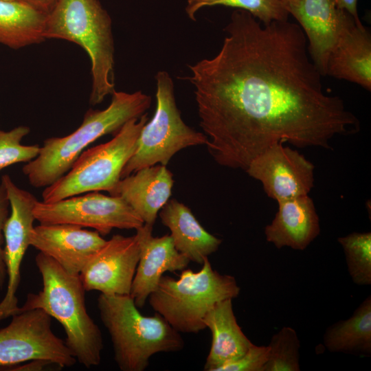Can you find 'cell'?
I'll return each mask as SVG.
<instances>
[{"instance_id": "8", "label": "cell", "mask_w": 371, "mask_h": 371, "mask_svg": "<svg viewBox=\"0 0 371 371\" xmlns=\"http://www.w3.org/2000/svg\"><path fill=\"white\" fill-rule=\"evenodd\" d=\"M155 80L154 116L144 125L136 149L124 166L120 179L145 167L157 164L166 166L178 151L207 143V138L204 133L196 131L183 121L170 74L166 71H159L155 75Z\"/></svg>"}, {"instance_id": "25", "label": "cell", "mask_w": 371, "mask_h": 371, "mask_svg": "<svg viewBox=\"0 0 371 371\" xmlns=\"http://www.w3.org/2000/svg\"><path fill=\"white\" fill-rule=\"evenodd\" d=\"M341 245L349 275L359 286L371 284V233L352 232L337 238Z\"/></svg>"}, {"instance_id": "22", "label": "cell", "mask_w": 371, "mask_h": 371, "mask_svg": "<svg viewBox=\"0 0 371 371\" xmlns=\"http://www.w3.org/2000/svg\"><path fill=\"white\" fill-rule=\"evenodd\" d=\"M47 14L19 0H0V43L19 49L45 40Z\"/></svg>"}, {"instance_id": "21", "label": "cell", "mask_w": 371, "mask_h": 371, "mask_svg": "<svg viewBox=\"0 0 371 371\" xmlns=\"http://www.w3.org/2000/svg\"><path fill=\"white\" fill-rule=\"evenodd\" d=\"M159 216L163 225L170 230L175 248L190 261L202 265L222 243L204 229L188 206L175 199L168 200Z\"/></svg>"}, {"instance_id": "28", "label": "cell", "mask_w": 371, "mask_h": 371, "mask_svg": "<svg viewBox=\"0 0 371 371\" xmlns=\"http://www.w3.org/2000/svg\"><path fill=\"white\" fill-rule=\"evenodd\" d=\"M268 346H256L252 344L240 358L221 367L218 371H264L268 361Z\"/></svg>"}, {"instance_id": "29", "label": "cell", "mask_w": 371, "mask_h": 371, "mask_svg": "<svg viewBox=\"0 0 371 371\" xmlns=\"http://www.w3.org/2000/svg\"><path fill=\"white\" fill-rule=\"evenodd\" d=\"M10 214V204L7 195L5 187L3 182L0 184V289L5 284L7 273L4 260V237L3 228Z\"/></svg>"}, {"instance_id": "5", "label": "cell", "mask_w": 371, "mask_h": 371, "mask_svg": "<svg viewBox=\"0 0 371 371\" xmlns=\"http://www.w3.org/2000/svg\"><path fill=\"white\" fill-rule=\"evenodd\" d=\"M97 302L120 370L144 371L153 355L179 352L184 347L180 333L158 313L143 315L130 295L101 293Z\"/></svg>"}, {"instance_id": "6", "label": "cell", "mask_w": 371, "mask_h": 371, "mask_svg": "<svg viewBox=\"0 0 371 371\" xmlns=\"http://www.w3.org/2000/svg\"><path fill=\"white\" fill-rule=\"evenodd\" d=\"M236 278L214 269L207 258L194 272L185 269L179 279L163 276L150 294L149 304L179 333H198L205 329L203 319L217 303L238 296Z\"/></svg>"}, {"instance_id": "17", "label": "cell", "mask_w": 371, "mask_h": 371, "mask_svg": "<svg viewBox=\"0 0 371 371\" xmlns=\"http://www.w3.org/2000/svg\"><path fill=\"white\" fill-rule=\"evenodd\" d=\"M173 183L172 173L166 166L156 164L120 179L111 195L122 197L144 224L153 226L171 196Z\"/></svg>"}, {"instance_id": "30", "label": "cell", "mask_w": 371, "mask_h": 371, "mask_svg": "<svg viewBox=\"0 0 371 371\" xmlns=\"http://www.w3.org/2000/svg\"><path fill=\"white\" fill-rule=\"evenodd\" d=\"M55 365L46 359H32L19 364L0 368V371H41L47 366Z\"/></svg>"}, {"instance_id": "24", "label": "cell", "mask_w": 371, "mask_h": 371, "mask_svg": "<svg viewBox=\"0 0 371 371\" xmlns=\"http://www.w3.org/2000/svg\"><path fill=\"white\" fill-rule=\"evenodd\" d=\"M216 5L245 10L263 24L286 21L289 16L282 0H188L185 10L190 19L196 21L199 10Z\"/></svg>"}, {"instance_id": "3", "label": "cell", "mask_w": 371, "mask_h": 371, "mask_svg": "<svg viewBox=\"0 0 371 371\" xmlns=\"http://www.w3.org/2000/svg\"><path fill=\"white\" fill-rule=\"evenodd\" d=\"M111 95L105 109H89L73 133L44 141L38 156L22 169L33 187L45 188L54 183L71 168L86 147L106 134L117 133L128 121L140 117L151 104V97L142 91L115 90Z\"/></svg>"}, {"instance_id": "23", "label": "cell", "mask_w": 371, "mask_h": 371, "mask_svg": "<svg viewBox=\"0 0 371 371\" xmlns=\"http://www.w3.org/2000/svg\"><path fill=\"white\" fill-rule=\"evenodd\" d=\"M323 343L330 352L371 355V296H368L348 319L329 326Z\"/></svg>"}, {"instance_id": "20", "label": "cell", "mask_w": 371, "mask_h": 371, "mask_svg": "<svg viewBox=\"0 0 371 371\" xmlns=\"http://www.w3.org/2000/svg\"><path fill=\"white\" fill-rule=\"evenodd\" d=\"M203 323L212 333L211 347L203 368L205 371H218L240 358L253 344L237 322L232 299L215 304L205 315Z\"/></svg>"}, {"instance_id": "13", "label": "cell", "mask_w": 371, "mask_h": 371, "mask_svg": "<svg viewBox=\"0 0 371 371\" xmlns=\"http://www.w3.org/2000/svg\"><path fill=\"white\" fill-rule=\"evenodd\" d=\"M140 255L136 234L113 235L88 260L79 276L86 291L130 295Z\"/></svg>"}, {"instance_id": "14", "label": "cell", "mask_w": 371, "mask_h": 371, "mask_svg": "<svg viewBox=\"0 0 371 371\" xmlns=\"http://www.w3.org/2000/svg\"><path fill=\"white\" fill-rule=\"evenodd\" d=\"M287 10L305 34L311 60L322 76H326L331 52L355 20L338 8L334 0H297Z\"/></svg>"}, {"instance_id": "10", "label": "cell", "mask_w": 371, "mask_h": 371, "mask_svg": "<svg viewBox=\"0 0 371 371\" xmlns=\"http://www.w3.org/2000/svg\"><path fill=\"white\" fill-rule=\"evenodd\" d=\"M52 317L42 309L19 312L0 329V368L32 359H46L63 368L77 361L52 330Z\"/></svg>"}, {"instance_id": "33", "label": "cell", "mask_w": 371, "mask_h": 371, "mask_svg": "<svg viewBox=\"0 0 371 371\" xmlns=\"http://www.w3.org/2000/svg\"><path fill=\"white\" fill-rule=\"evenodd\" d=\"M282 1L287 10L288 7L294 5L297 2V0H282Z\"/></svg>"}, {"instance_id": "2", "label": "cell", "mask_w": 371, "mask_h": 371, "mask_svg": "<svg viewBox=\"0 0 371 371\" xmlns=\"http://www.w3.org/2000/svg\"><path fill=\"white\" fill-rule=\"evenodd\" d=\"M36 265L43 280V289L28 293L19 312L39 308L63 327L65 344L80 364L89 368L100 364L103 339L97 324L87 313L85 289L79 275L65 271L51 257L39 252Z\"/></svg>"}, {"instance_id": "16", "label": "cell", "mask_w": 371, "mask_h": 371, "mask_svg": "<svg viewBox=\"0 0 371 371\" xmlns=\"http://www.w3.org/2000/svg\"><path fill=\"white\" fill-rule=\"evenodd\" d=\"M153 229L144 224L136 229L140 255L130 295L138 308L144 306L164 273L182 271L190 262L175 248L170 235L154 237Z\"/></svg>"}, {"instance_id": "7", "label": "cell", "mask_w": 371, "mask_h": 371, "mask_svg": "<svg viewBox=\"0 0 371 371\" xmlns=\"http://www.w3.org/2000/svg\"><path fill=\"white\" fill-rule=\"evenodd\" d=\"M148 120L146 113L139 118H133L110 141L82 151L63 176L45 188L43 201L54 202L102 190L111 195L136 149L141 131Z\"/></svg>"}, {"instance_id": "18", "label": "cell", "mask_w": 371, "mask_h": 371, "mask_svg": "<svg viewBox=\"0 0 371 371\" xmlns=\"http://www.w3.org/2000/svg\"><path fill=\"white\" fill-rule=\"evenodd\" d=\"M278 210L265 227L267 242L276 248L305 249L320 233L319 218L308 195L278 202Z\"/></svg>"}, {"instance_id": "1", "label": "cell", "mask_w": 371, "mask_h": 371, "mask_svg": "<svg viewBox=\"0 0 371 371\" xmlns=\"http://www.w3.org/2000/svg\"><path fill=\"white\" fill-rule=\"evenodd\" d=\"M218 52L188 67L199 125L219 165L245 171L276 144L331 148L359 122L343 100L327 94L300 26L261 22L236 9Z\"/></svg>"}, {"instance_id": "9", "label": "cell", "mask_w": 371, "mask_h": 371, "mask_svg": "<svg viewBox=\"0 0 371 371\" xmlns=\"http://www.w3.org/2000/svg\"><path fill=\"white\" fill-rule=\"evenodd\" d=\"M33 214L40 224H72L91 227L102 236L109 234L113 228L137 229L144 224L122 197L98 192L54 202L37 201Z\"/></svg>"}, {"instance_id": "15", "label": "cell", "mask_w": 371, "mask_h": 371, "mask_svg": "<svg viewBox=\"0 0 371 371\" xmlns=\"http://www.w3.org/2000/svg\"><path fill=\"white\" fill-rule=\"evenodd\" d=\"M97 231L72 224H40L30 232V246L79 275L89 258L106 243Z\"/></svg>"}, {"instance_id": "27", "label": "cell", "mask_w": 371, "mask_h": 371, "mask_svg": "<svg viewBox=\"0 0 371 371\" xmlns=\"http://www.w3.org/2000/svg\"><path fill=\"white\" fill-rule=\"evenodd\" d=\"M30 131V128L25 126H19L9 131L0 129V171L12 164L29 162L38 156L39 145L27 146L21 143Z\"/></svg>"}, {"instance_id": "4", "label": "cell", "mask_w": 371, "mask_h": 371, "mask_svg": "<svg viewBox=\"0 0 371 371\" xmlns=\"http://www.w3.org/2000/svg\"><path fill=\"white\" fill-rule=\"evenodd\" d=\"M45 38L76 43L91 60L89 102L101 103L115 91L112 21L99 0H58L47 14Z\"/></svg>"}, {"instance_id": "19", "label": "cell", "mask_w": 371, "mask_h": 371, "mask_svg": "<svg viewBox=\"0 0 371 371\" xmlns=\"http://www.w3.org/2000/svg\"><path fill=\"white\" fill-rule=\"evenodd\" d=\"M333 78L371 90V36L356 23L341 36L327 62L326 73Z\"/></svg>"}, {"instance_id": "31", "label": "cell", "mask_w": 371, "mask_h": 371, "mask_svg": "<svg viewBox=\"0 0 371 371\" xmlns=\"http://www.w3.org/2000/svg\"><path fill=\"white\" fill-rule=\"evenodd\" d=\"M337 7L341 10L346 11L355 20L357 25H363L357 11V0H334Z\"/></svg>"}, {"instance_id": "26", "label": "cell", "mask_w": 371, "mask_h": 371, "mask_svg": "<svg viewBox=\"0 0 371 371\" xmlns=\"http://www.w3.org/2000/svg\"><path fill=\"white\" fill-rule=\"evenodd\" d=\"M269 359L264 371H299L300 341L291 327H282L269 344Z\"/></svg>"}, {"instance_id": "32", "label": "cell", "mask_w": 371, "mask_h": 371, "mask_svg": "<svg viewBox=\"0 0 371 371\" xmlns=\"http://www.w3.org/2000/svg\"><path fill=\"white\" fill-rule=\"evenodd\" d=\"M33 6L34 8L49 14L54 8L58 0H19Z\"/></svg>"}, {"instance_id": "11", "label": "cell", "mask_w": 371, "mask_h": 371, "mask_svg": "<svg viewBox=\"0 0 371 371\" xmlns=\"http://www.w3.org/2000/svg\"><path fill=\"white\" fill-rule=\"evenodd\" d=\"M10 204V214L3 228L4 260L8 277L5 294L0 302V322L18 313L16 291L21 282V265L30 246V232L35 220L33 208L36 198L12 181L8 175L1 177Z\"/></svg>"}, {"instance_id": "12", "label": "cell", "mask_w": 371, "mask_h": 371, "mask_svg": "<svg viewBox=\"0 0 371 371\" xmlns=\"http://www.w3.org/2000/svg\"><path fill=\"white\" fill-rule=\"evenodd\" d=\"M314 165L297 150L274 144L256 157L245 172L261 182L277 202L308 195L314 186Z\"/></svg>"}]
</instances>
